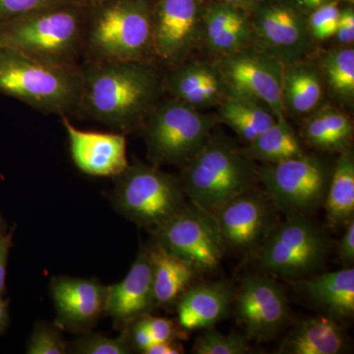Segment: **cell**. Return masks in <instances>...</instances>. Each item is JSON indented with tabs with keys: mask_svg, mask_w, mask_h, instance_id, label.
<instances>
[{
	"mask_svg": "<svg viewBox=\"0 0 354 354\" xmlns=\"http://www.w3.org/2000/svg\"><path fill=\"white\" fill-rule=\"evenodd\" d=\"M80 72L79 113L121 131L142 127L165 92L150 62L90 59Z\"/></svg>",
	"mask_w": 354,
	"mask_h": 354,
	"instance_id": "cell-1",
	"label": "cell"
},
{
	"mask_svg": "<svg viewBox=\"0 0 354 354\" xmlns=\"http://www.w3.org/2000/svg\"><path fill=\"white\" fill-rule=\"evenodd\" d=\"M80 67L41 62L0 46V93L44 113L68 116L79 113Z\"/></svg>",
	"mask_w": 354,
	"mask_h": 354,
	"instance_id": "cell-2",
	"label": "cell"
},
{
	"mask_svg": "<svg viewBox=\"0 0 354 354\" xmlns=\"http://www.w3.org/2000/svg\"><path fill=\"white\" fill-rule=\"evenodd\" d=\"M244 151L216 132L181 169L184 194L192 204L214 213L234 198L252 191L258 169Z\"/></svg>",
	"mask_w": 354,
	"mask_h": 354,
	"instance_id": "cell-3",
	"label": "cell"
},
{
	"mask_svg": "<svg viewBox=\"0 0 354 354\" xmlns=\"http://www.w3.org/2000/svg\"><path fill=\"white\" fill-rule=\"evenodd\" d=\"M86 20L76 7L58 0L0 24V46L64 66L75 62L85 50Z\"/></svg>",
	"mask_w": 354,
	"mask_h": 354,
	"instance_id": "cell-4",
	"label": "cell"
},
{
	"mask_svg": "<svg viewBox=\"0 0 354 354\" xmlns=\"http://www.w3.org/2000/svg\"><path fill=\"white\" fill-rule=\"evenodd\" d=\"M153 12L145 0H109L86 23L91 59L150 62Z\"/></svg>",
	"mask_w": 354,
	"mask_h": 354,
	"instance_id": "cell-5",
	"label": "cell"
},
{
	"mask_svg": "<svg viewBox=\"0 0 354 354\" xmlns=\"http://www.w3.org/2000/svg\"><path fill=\"white\" fill-rule=\"evenodd\" d=\"M216 118L171 97L160 102L144 120L143 136L153 165L183 169L208 142Z\"/></svg>",
	"mask_w": 354,
	"mask_h": 354,
	"instance_id": "cell-6",
	"label": "cell"
},
{
	"mask_svg": "<svg viewBox=\"0 0 354 354\" xmlns=\"http://www.w3.org/2000/svg\"><path fill=\"white\" fill-rule=\"evenodd\" d=\"M114 178L115 209L142 227L156 230L187 204L179 179L157 165L135 162Z\"/></svg>",
	"mask_w": 354,
	"mask_h": 354,
	"instance_id": "cell-7",
	"label": "cell"
},
{
	"mask_svg": "<svg viewBox=\"0 0 354 354\" xmlns=\"http://www.w3.org/2000/svg\"><path fill=\"white\" fill-rule=\"evenodd\" d=\"M334 167L326 158L304 155L263 164L258 179L272 204L288 218L308 216L322 207Z\"/></svg>",
	"mask_w": 354,
	"mask_h": 354,
	"instance_id": "cell-8",
	"label": "cell"
},
{
	"mask_svg": "<svg viewBox=\"0 0 354 354\" xmlns=\"http://www.w3.org/2000/svg\"><path fill=\"white\" fill-rule=\"evenodd\" d=\"M330 249L329 237L308 216H291L271 228L258 249V263L274 276L302 279L322 267Z\"/></svg>",
	"mask_w": 354,
	"mask_h": 354,
	"instance_id": "cell-9",
	"label": "cell"
},
{
	"mask_svg": "<svg viewBox=\"0 0 354 354\" xmlns=\"http://www.w3.org/2000/svg\"><path fill=\"white\" fill-rule=\"evenodd\" d=\"M155 232L158 243L197 272L216 269L227 251L214 214L192 203L156 228Z\"/></svg>",
	"mask_w": 354,
	"mask_h": 354,
	"instance_id": "cell-10",
	"label": "cell"
},
{
	"mask_svg": "<svg viewBox=\"0 0 354 354\" xmlns=\"http://www.w3.org/2000/svg\"><path fill=\"white\" fill-rule=\"evenodd\" d=\"M301 10L295 0H266L254 7L253 46L283 65L304 60L314 39Z\"/></svg>",
	"mask_w": 354,
	"mask_h": 354,
	"instance_id": "cell-11",
	"label": "cell"
},
{
	"mask_svg": "<svg viewBox=\"0 0 354 354\" xmlns=\"http://www.w3.org/2000/svg\"><path fill=\"white\" fill-rule=\"evenodd\" d=\"M227 95L253 100L269 108L277 120L288 118L281 102L283 64L257 46L218 58Z\"/></svg>",
	"mask_w": 354,
	"mask_h": 354,
	"instance_id": "cell-12",
	"label": "cell"
},
{
	"mask_svg": "<svg viewBox=\"0 0 354 354\" xmlns=\"http://www.w3.org/2000/svg\"><path fill=\"white\" fill-rule=\"evenodd\" d=\"M201 0H158L153 12V53L176 65L199 46L203 36Z\"/></svg>",
	"mask_w": 354,
	"mask_h": 354,
	"instance_id": "cell-13",
	"label": "cell"
},
{
	"mask_svg": "<svg viewBox=\"0 0 354 354\" xmlns=\"http://www.w3.org/2000/svg\"><path fill=\"white\" fill-rule=\"evenodd\" d=\"M235 313L247 335L260 342L274 339L290 319L283 288L263 274L244 279L235 297Z\"/></svg>",
	"mask_w": 354,
	"mask_h": 354,
	"instance_id": "cell-14",
	"label": "cell"
},
{
	"mask_svg": "<svg viewBox=\"0 0 354 354\" xmlns=\"http://www.w3.org/2000/svg\"><path fill=\"white\" fill-rule=\"evenodd\" d=\"M225 248L249 252L259 248L271 230V209L265 200L247 192L214 212Z\"/></svg>",
	"mask_w": 354,
	"mask_h": 354,
	"instance_id": "cell-15",
	"label": "cell"
},
{
	"mask_svg": "<svg viewBox=\"0 0 354 354\" xmlns=\"http://www.w3.org/2000/svg\"><path fill=\"white\" fill-rule=\"evenodd\" d=\"M68 136L72 160L88 176L116 177L127 169V139L120 133L83 131L68 116H60Z\"/></svg>",
	"mask_w": 354,
	"mask_h": 354,
	"instance_id": "cell-16",
	"label": "cell"
},
{
	"mask_svg": "<svg viewBox=\"0 0 354 354\" xmlns=\"http://www.w3.org/2000/svg\"><path fill=\"white\" fill-rule=\"evenodd\" d=\"M50 292L58 325L64 329L87 330L106 311L108 286L95 279L57 277Z\"/></svg>",
	"mask_w": 354,
	"mask_h": 354,
	"instance_id": "cell-17",
	"label": "cell"
},
{
	"mask_svg": "<svg viewBox=\"0 0 354 354\" xmlns=\"http://www.w3.org/2000/svg\"><path fill=\"white\" fill-rule=\"evenodd\" d=\"M164 90L171 97L198 109L218 106L227 95L218 65L206 62H184L162 77Z\"/></svg>",
	"mask_w": 354,
	"mask_h": 354,
	"instance_id": "cell-18",
	"label": "cell"
},
{
	"mask_svg": "<svg viewBox=\"0 0 354 354\" xmlns=\"http://www.w3.org/2000/svg\"><path fill=\"white\" fill-rule=\"evenodd\" d=\"M153 308L152 267L148 249L142 247L125 278L108 286L104 314L116 323L130 324Z\"/></svg>",
	"mask_w": 354,
	"mask_h": 354,
	"instance_id": "cell-19",
	"label": "cell"
},
{
	"mask_svg": "<svg viewBox=\"0 0 354 354\" xmlns=\"http://www.w3.org/2000/svg\"><path fill=\"white\" fill-rule=\"evenodd\" d=\"M177 301L179 327L185 332L205 330L225 316L232 293L225 283H200L187 288Z\"/></svg>",
	"mask_w": 354,
	"mask_h": 354,
	"instance_id": "cell-20",
	"label": "cell"
},
{
	"mask_svg": "<svg viewBox=\"0 0 354 354\" xmlns=\"http://www.w3.org/2000/svg\"><path fill=\"white\" fill-rule=\"evenodd\" d=\"M147 249L152 267L155 306H169L189 288L197 271L189 263L167 250L157 241Z\"/></svg>",
	"mask_w": 354,
	"mask_h": 354,
	"instance_id": "cell-21",
	"label": "cell"
},
{
	"mask_svg": "<svg viewBox=\"0 0 354 354\" xmlns=\"http://www.w3.org/2000/svg\"><path fill=\"white\" fill-rule=\"evenodd\" d=\"M346 346V334L337 319L323 315L298 323L283 342L279 353L339 354Z\"/></svg>",
	"mask_w": 354,
	"mask_h": 354,
	"instance_id": "cell-22",
	"label": "cell"
},
{
	"mask_svg": "<svg viewBox=\"0 0 354 354\" xmlns=\"http://www.w3.org/2000/svg\"><path fill=\"white\" fill-rule=\"evenodd\" d=\"M323 81L319 67L304 60L283 65L281 102L286 118L312 113L322 101Z\"/></svg>",
	"mask_w": 354,
	"mask_h": 354,
	"instance_id": "cell-23",
	"label": "cell"
},
{
	"mask_svg": "<svg viewBox=\"0 0 354 354\" xmlns=\"http://www.w3.org/2000/svg\"><path fill=\"white\" fill-rule=\"evenodd\" d=\"M299 286L328 316L335 319L353 316V268L300 279Z\"/></svg>",
	"mask_w": 354,
	"mask_h": 354,
	"instance_id": "cell-24",
	"label": "cell"
},
{
	"mask_svg": "<svg viewBox=\"0 0 354 354\" xmlns=\"http://www.w3.org/2000/svg\"><path fill=\"white\" fill-rule=\"evenodd\" d=\"M353 123L339 109L325 106L310 116L304 128L305 141L324 152H344L351 148Z\"/></svg>",
	"mask_w": 354,
	"mask_h": 354,
	"instance_id": "cell-25",
	"label": "cell"
},
{
	"mask_svg": "<svg viewBox=\"0 0 354 354\" xmlns=\"http://www.w3.org/2000/svg\"><path fill=\"white\" fill-rule=\"evenodd\" d=\"M330 227L346 225L354 218V156L353 149L341 153L334 165L325 203Z\"/></svg>",
	"mask_w": 354,
	"mask_h": 354,
	"instance_id": "cell-26",
	"label": "cell"
},
{
	"mask_svg": "<svg viewBox=\"0 0 354 354\" xmlns=\"http://www.w3.org/2000/svg\"><path fill=\"white\" fill-rule=\"evenodd\" d=\"M218 120L250 143L276 122L269 108L253 100L227 95L218 104Z\"/></svg>",
	"mask_w": 354,
	"mask_h": 354,
	"instance_id": "cell-27",
	"label": "cell"
},
{
	"mask_svg": "<svg viewBox=\"0 0 354 354\" xmlns=\"http://www.w3.org/2000/svg\"><path fill=\"white\" fill-rule=\"evenodd\" d=\"M248 144L244 153L251 160H260L263 164H277L304 153L288 118L277 120L274 124Z\"/></svg>",
	"mask_w": 354,
	"mask_h": 354,
	"instance_id": "cell-28",
	"label": "cell"
},
{
	"mask_svg": "<svg viewBox=\"0 0 354 354\" xmlns=\"http://www.w3.org/2000/svg\"><path fill=\"white\" fill-rule=\"evenodd\" d=\"M323 79L327 82L330 94L342 104H353L354 100V50L344 46L325 51L319 65Z\"/></svg>",
	"mask_w": 354,
	"mask_h": 354,
	"instance_id": "cell-29",
	"label": "cell"
},
{
	"mask_svg": "<svg viewBox=\"0 0 354 354\" xmlns=\"http://www.w3.org/2000/svg\"><path fill=\"white\" fill-rule=\"evenodd\" d=\"M249 351L245 337L236 334L223 335L213 328L205 329L192 348V353L196 354H244Z\"/></svg>",
	"mask_w": 354,
	"mask_h": 354,
	"instance_id": "cell-30",
	"label": "cell"
},
{
	"mask_svg": "<svg viewBox=\"0 0 354 354\" xmlns=\"http://www.w3.org/2000/svg\"><path fill=\"white\" fill-rule=\"evenodd\" d=\"M132 346L127 335L109 337L97 334H88L79 337L67 346V353L77 354H128Z\"/></svg>",
	"mask_w": 354,
	"mask_h": 354,
	"instance_id": "cell-31",
	"label": "cell"
},
{
	"mask_svg": "<svg viewBox=\"0 0 354 354\" xmlns=\"http://www.w3.org/2000/svg\"><path fill=\"white\" fill-rule=\"evenodd\" d=\"M339 12L341 9L335 0L326 2L312 10L307 21L314 41H325L335 36Z\"/></svg>",
	"mask_w": 354,
	"mask_h": 354,
	"instance_id": "cell-32",
	"label": "cell"
},
{
	"mask_svg": "<svg viewBox=\"0 0 354 354\" xmlns=\"http://www.w3.org/2000/svg\"><path fill=\"white\" fill-rule=\"evenodd\" d=\"M26 353L28 354H64L67 346L57 327L39 323L28 342Z\"/></svg>",
	"mask_w": 354,
	"mask_h": 354,
	"instance_id": "cell-33",
	"label": "cell"
},
{
	"mask_svg": "<svg viewBox=\"0 0 354 354\" xmlns=\"http://www.w3.org/2000/svg\"><path fill=\"white\" fill-rule=\"evenodd\" d=\"M139 321L148 330L155 342L178 341L186 339L185 330L179 327L178 324L169 319L156 317L146 314L140 317Z\"/></svg>",
	"mask_w": 354,
	"mask_h": 354,
	"instance_id": "cell-34",
	"label": "cell"
},
{
	"mask_svg": "<svg viewBox=\"0 0 354 354\" xmlns=\"http://www.w3.org/2000/svg\"><path fill=\"white\" fill-rule=\"evenodd\" d=\"M57 0H0V24L17 19Z\"/></svg>",
	"mask_w": 354,
	"mask_h": 354,
	"instance_id": "cell-35",
	"label": "cell"
},
{
	"mask_svg": "<svg viewBox=\"0 0 354 354\" xmlns=\"http://www.w3.org/2000/svg\"><path fill=\"white\" fill-rule=\"evenodd\" d=\"M335 37L342 46H349L354 41V11L353 7H348L339 12Z\"/></svg>",
	"mask_w": 354,
	"mask_h": 354,
	"instance_id": "cell-36",
	"label": "cell"
},
{
	"mask_svg": "<svg viewBox=\"0 0 354 354\" xmlns=\"http://www.w3.org/2000/svg\"><path fill=\"white\" fill-rule=\"evenodd\" d=\"M337 256L344 263H353L354 259V218L346 223V232L337 245Z\"/></svg>",
	"mask_w": 354,
	"mask_h": 354,
	"instance_id": "cell-37",
	"label": "cell"
},
{
	"mask_svg": "<svg viewBox=\"0 0 354 354\" xmlns=\"http://www.w3.org/2000/svg\"><path fill=\"white\" fill-rule=\"evenodd\" d=\"M13 232H7L0 236V295L3 297L6 291L7 264H8L9 252L12 246Z\"/></svg>",
	"mask_w": 354,
	"mask_h": 354,
	"instance_id": "cell-38",
	"label": "cell"
},
{
	"mask_svg": "<svg viewBox=\"0 0 354 354\" xmlns=\"http://www.w3.org/2000/svg\"><path fill=\"white\" fill-rule=\"evenodd\" d=\"M184 353L183 344L178 341H157L144 349V354H180Z\"/></svg>",
	"mask_w": 354,
	"mask_h": 354,
	"instance_id": "cell-39",
	"label": "cell"
},
{
	"mask_svg": "<svg viewBox=\"0 0 354 354\" xmlns=\"http://www.w3.org/2000/svg\"><path fill=\"white\" fill-rule=\"evenodd\" d=\"M9 322L8 304L2 295H0V335L6 329Z\"/></svg>",
	"mask_w": 354,
	"mask_h": 354,
	"instance_id": "cell-40",
	"label": "cell"
},
{
	"mask_svg": "<svg viewBox=\"0 0 354 354\" xmlns=\"http://www.w3.org/2000/svg\"><path fill=\"white\" fill-rule=\"evenodd\" d=\"M298 6L302 9V10L310 11L314 10L317 7L322 6L320 0H295Z\"/></svg>",
	"mask_w": 354,
	"mask_h": 354,
	"instance_id": "cell-41",
	"label": "cell"
},
{
	"mask_svg": "<svg viewBox=\"0 0 354 354\" xmlns=\"http://www.w3.org/2000/svg\"><path fill=\"white\" fill-rule=\"evenodd\" d=\"M225 3L232 4V6L239 7V8L246 10L248 8H252L254 0H221Z\"/></svg>",
	"mask_w": 354,
	"mask_h": 354,
	"instance_id": "cell-42",
	"label": "cell"
},
{
	"mask_svg": "<svg viewBox=\"0 0 354 354\" xmlns=\"http://www.w3.org/2000/svg\"><path fill=\"white\" fill-rule=\"evenodd\" d=\"M6 225L4 223L3 218H2L1 214H0V236L6 234Z\"/></svg>",
	"mask_w": 354,
	"mask_h": 354,
	"instance_id": "cell-43",
	"label": "cell"
},
{
	"mask_svg": "<svg viewBox=\"0 0 354 354\" xmlns=\"http://www.w3.org/2000/svg\"><path fill=\"white\" fill-rule=\"evenodd\" d=\"M321 3L324 4L326 3V2L332 1V0H320Z\"/></svg>",
	"mask_w": 354,
	"mask_h": 354,
	"instance_id": "cell-44",
	"label": "cell"
},
{
	"mask_svg": "<svg viewBox=\"0 0 354 354\" xmlns=\"http://www.w3.org/2000/svg\"><path fill=\"white\" fill-rule=\"evenodd\" d=\"M348 2H351V3H353V0H348Z\"/></svg>",
	"mask_w": 354,
	"mask_h": 354,
	"instance_id": "cell-45",
	"label": "cell"
}]
</instances>
